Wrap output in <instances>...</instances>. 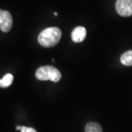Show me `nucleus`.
Masks as SVG:
<instances>
[{
	"instance_id": "1",
	"label": "nucleus",
	"mask_w": 132,
	"mask_h": 132,
	"mask_svg": "<svg viewBox=\"0 0 132 132\" xmlns=\"http://www.w3.org/2000/svg\"><path fill=\"white\" fill-rule=\"evenodd\" d=\"M62 37L61 30L57 27H48L39 34L38 40L43 47L49 48L56 46Z\"/></svg>"
},
{
	"instance_id": "2",
	"label": "nucleus",
	"mask_w": 132,
	"mask_h": 132,
	"mask_svg": "<svg viewBox=\"0 0 132 132\" xmlns=\"http://www.w3.org/2000/svg\"><path fill=\"white\" fill-rule=\"evenodd\" d=\"M35 76L40 81L50 80L53 82H57L60 80L62 75L56 68L46 65L40 67L35 73Z\"/></svg>"
},
{
	"instance_id": "3",
	"label": "nucleus",
	"mask_w": 132,
	"mask_h": 132,
	"mask_svg": "<svg viewBox=\"0 0 132 132\" xmlns=\"http://www.w3.org/2000/svg\"><path fill=\"white\" fill-rule=\"evenodd\" d=\"M116 11L123 17L132 15V0H117L115 5Z\"/></svg>"
},
{
	"instance_id": "4",
	"label": "nucleus",
	"mask_w": 132,
	"mask_h": 132,
	"mask_svg": "<svg viewBox=\"0 0 132 132\" xmlns=\"http://www.w3.org/2000/svg\"><path fill=\"white\" fill-rule=\"evenodd\" d=\"M13 18L10 12L0 10V29L3 32H7L12 28Z\"/></svg>"
},
{
	"instance_id": "5",
	"label": "nucleus",
	"mask_w": 132,
	"mask_h": 132,
	"mask_svg": "<svg viewBox=\"0 0 132 132\" xmlns=\"http://www.w3.org/2000/svg\"><path fill=\"white\" fill-rule=\"evenodd\" d=\"M86 35L87 30L83 27H77L71 32L72 40L75 43L82 42L86 38Z\"/></svg>"
},
{
	"instance_id": "6",
	"label": "nucleus",
	"mask_w": 132,
	"mask_h": 132,
	"mask_svg": "<svg viewBox=\"0 0 132 132\" xmlns=\"http://www.w3.org/2000/svg\"><path fill=\"white\" fill-rule=\"evenodd\" d=\"M121 63L126 66H132V50L128 51L120 57Z\"/></svg>"
},
{
	"instance_id": "7",
	"label": "nucleus",
	"mask_w": 132,
	"mask_h": 132,
	"mask_svg": "<svg viewBox=\"0 0 132 132\" xmlns=\"http://www.w3.org/2000/svg\"><path fill=\"white\" fill-rule=\"evenodd\" d=\"M85 132H103L102 128L97 123H87L85 126Z\"/></svg>"
},
{
	"instance_id": "8",
	"label": "nucleus",
	"mask_w": 132,
	"mask_h": 132,
	"mask_svg": "<svg viewBox=\"0 0 132 132\" xmlns=\"http://www.w3.org/2000/svg\"><path fill=\"white\" fill-rule=\"evenodd\" d=\"M13 81V76L11 73H7L2 79V87L5 88L10 87Z\"/></svg>"
},
{
	"instance_id": "9",
	"label": "nucleus",
	"mask_w": 132,
	"mask_h": 132,
	"mask_svg": "<svg viewBox=\"0 0 132 132\" xmlns=\"http://www.w3.org/2000/svg\"><path fill=\"white\" fill-rule=\"evenodd\" d=\"M21 132H37L35 129L33 128L26 127V126H21Z\"/></svg>"
},
{
	"instance_id": "10",
	"label": "nucleus",
	"mask_w": 132,
	"mask_h": 132,
	"mask_svg": "<svg viewBox=\"0 0 132 132\" xmlns=\"http://www.w3.org/2000/svg\"><path fill=\"white\" fill-rule=\"evenodd\" d=\"M21 126H19L16 127V130H20V131H21Z\"/></svg>"
},
{
	"instance_id": "11",
	"label": "nucleus",
	"mask_w": 132,
	"mask_h": 132,
	"mask_svg": "<svg viewBox=\"0 0 132 132\" xmlns=\"http://www.w3.org/2000/svg\"><path fill=\"white\" fill-rule=\"evenodd\" d=\"M0 87H2V79H0Z\"/></svg>"
},
{
	"instance_id": "12",
	"label": "nucleus",
	"mask_w": 132,
	"mask_h": 132,
	"mask_svg": "<svg viewBox=\"0 0 132 132\" xmlns=\"http://www.w3.org/2000/svg\"><path fill=\"white\" fill-rule=\"evenodd\" d=\"M54 15H55V16H57V12H55V13H54Z\"/></svg>"
}]
</instances>
